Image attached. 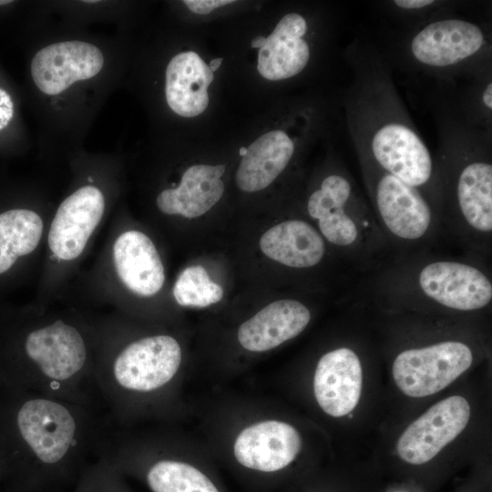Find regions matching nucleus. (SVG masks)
Masks as SVG:
<instances>
[{
	"instance_id": "1",
	"label": "nucleus",
	"mask_w": 492,
	"mask_h": 492,
	"mask_svg": "<svg viewBox=\"0 0 492 492\" xmlns=\"http://www.w3.org/2000/svg\"><path fill=\"white\" fill-rule=\"evenodd\" d=\"M26 365L3 388L15 389L32 368L41 377L56 383L75 378L83 369L87 360V347L79 331L73 325L57 320L48 325L29 332L23 343ZM18 367L0 385L4 384Z\"/></svg>"
},
{
	"instance_id": "2",
	"label": "nucleus",
	"mask_w": 492,
	"mask_h": 492,
	"mask_svg": "<svg viewBox=\"0 0 492 492\" xmlns=\"http://www.w3.org/2000/svg\"><path fill=\"white\" fill-rule=\"evenodd\" d=\"M472 362V351L466 343L446 341L403 351L395 359L392 373L405 395L424 397L449 385Z\"/></svg>"
},
{
	"instance_id": "3",
	"label": "nucleus",
	"mask_w": 492,
	"mask_h": 492,
	"mask_svg": "<svg viewBox=\"0 0 492 492\" xmlns=\"http://www.w3.org/2000/svg\"><path fill=\"white\" fill-rule=\"evenodd\" d=\"M421 298L456 311H477L492 300V282L473 264L439 260L422 266L414 280Z\"/></svg>"
},
{
	"instance_id": "4",
	"label": "nucleus",
	"mask_w": 492,
	"mask_h": 492,
	"mask_svg": "<svg viewBox=\"0 0 492 492\" xmlns=\"http://www.w3.org/2000/svg\"><path fill=\"white\" fill-rule=\"evenodd\" d=\"M181 362V349L171 336L160 334L132 342L116 357L112 374L122 388L149 392L168 384Z\"/></svg>"
},
{
	"instance_id": "5",
	"label": "nucleus",
	"mask_w": 492,
	"mask_h": 492,
	"mask_svg": "<svg viewBox=\"0 0 492 492\" xmlns=\"http://www.w3.org/2000/svg\"><path fill=\"white\" fill-rule=\"evenodd\" d=\"M307 210L329 243L353 251L364 240V220L350 180L339 174L327 176L309 197Z\"/></svg>"
},
{
	"instance_id": "6",
	"label": "nucleus",
	"mask_w": 492,
	"mask_h": 492,
	"mask_svg": "<svg viewBox=\"0 0 492 492\" xmlns=\"http://www.w3.org/2000/svg\"><path fill=\"white\" fill-rule=\"evenodd\" d=\"M470 406L466 398L449 396L431 406L400 436L398 456L412 465H422L436 456L466 426Z\"/></svg>"
},
{
	"instance_id": "7",
	"label": "nucleus",
	"mask_w": 492,
	"mask_h": 492,
	"mask_svg": "<svg viewBox=\"0 0 492 492\" xmlns=\"http://www.w3.org/2000/svg\"><path fill=\"white\" fill-rule=\"evenodd\" d=\"M104 66V56L95 45L64 41L46 46L36 52L31 62V76L37 88L55 96L77 81L97 75Z\"/></svg>"
},
{
	"instance_id": "8",
	"label": "nucleus",
	"mask_w": 492,
	"mask_h": 492,
	"mask_svg": "<svg viewBox=\"0 0 492 492\" xmlns=\"http://www.w3.org/2000/svg\"><path fill=\"white\" fill-rule=\"evenodd\" d=\"M374 200L381 223L393 237L416 241L429 233L433 211L417 188L384 171L375 181Z\"/></svg>"
},
{
	"instance_id": "9",
	"label": "nucleus",
	"mask_w": 492,
	"mask_h": 492,
	"mask_svg": "<svg viewBox=\"0 0 492 492\" xmlns=\"http://www.w3.org/2000/svg\"><path fill=\"white\" fill-rule=\"evenodd\" d=\"M105 199L95 186H84L59 205L48 232L52 253L63 261L77 258L100 222Z\"/></svg>"
},
{
	"instance_id": "10",
	"label": "nucleus",
	"mask_w": 492,
	"mask_h": 492,
	"mask_svg": "<svg viewBox=\"0 0 492 492\" xmlns=\"http://www.w3.org/2000/svg\"><path fill=\"white\" fill-rule=\"evenodd\" d=\"M374 159L383 169L409 186L425 185L433 173L429 149L409 127L388 122L374 134L371 140Z\"/></svg>"
},
{
	"instance_id": "11",
	"label": "nucleus",
	"mask_w": 492,
	"mask_h": 492,
	"mask_svg": "<svg viewBox=\"0 0 492 492\" xmlns=\"http://www.w3.org/2000/svg\"><path fill=\"white\" fill-rule=\"evenodd\" d=\"M363 384V370L357 354L347 347L334 349L319 360L313 392L320 407L329 415H348L357 405Z\"/></svg>"
},
{
	"instance_id": "12",
	"label": "nucleus",
	"mask_w": 492,
	"mask_h": 492,
	"mask_svg": "<svg viewBox=\"0 0 492 492\" xmlns=\"http://www.w3.org/2000/svg\"><path fill=\"white\" fill-rule=\"evenodd\" d=\"M302 440L291 425L262 421L243 429L234 443V456L242 466L262 472L280 470L299 454Z\"/></svg>"
},
{
	"instance_id": "13",
	"label": "nucleus",
	"mask_w": 492,
	"mask_h": 492,
	"mask_svg": "<svg viewBox=\"0 0 492 492\" xmlns=\"http://www.w3.org/2000/svg\"><path fill=\"white\" fill-rule=\"evenodd\" d=\"M483 44L478 26L450 18L435 21L419 31L411 42V51L424 65L444 67L474 56Z\"/></svg>"
},
{
	"instance_id": "14",
	"label": "nucleus",
	"mask_w": 492,
	"mask_h": 492,
	"mask_svg": "<svg viewBox=\"0 0 492 492\" xmlns=\"http://www.w3.org/2000/svg\"><path fill=\"white\" fill-rule=\"evenodd\" d=\"M310 320L311 313L301 302L279 300L244 322L238 330V340L248 351L265 352L299 335Z\"/></svg>"
},
{
	"instance_id": "15",
	"label": "nucleus",
	"mask_w": 492,
	"mask_h": 492,
	"mask_svg": "<svg viewBox=\"0 0 492 492\" xmlns=\"http://www.w3.org/2000/svg\"><path fill=\"white\" fill-rule=\"evenodd\" d=\"M113 261L118 276L132 292L152 296L165 281L164 267L152 241L143 232L128 231L113 245Z\"/></svg>"
},
{
	"instance_id": "16",
	"label": "nucleus",
	"mask_w": 492,
	"mask_h": 492,
	"mask_svg": "<svg viewBox=\"0 0 492 492\" xmlns=\"http://www.w3.org/2000/svg\"><path fill=\"white\" fill-rule=\"evenodd\" d=\"M307 23L303 16L290 13L278 22L259 49L258 71L268 80L277 81L296 76L310 58V48L303 39Z\"/></svg>"
},
{
	"instance_id": "17",
	"label": "nucleus",
	"mask_w": 492,
	"mask_h": 492,
	"mask_svg": "<svg viewBox=\"0 0 492 492\" xmlns=\"http://www.w3.org/2000/svg\"><path fill=\"white\" fill-rule=\"evenodd\" d=\"M224 171L222 164L190 166L177 188L164 190L158 195L159 210L165 214H178L188 219L203 215L223 195L224 183L220 177Z\"/></svg>"
},
{
	"instance_id": "18",
	"label": "nucleus",
	"mask_w": 492,
	"mask_h": 492,
	"mask_svg": "<svg viewBox=\"0 0 492 492\" xmlns=\"http://www.w3.org/2000/svg\"><path fill=\"white\" fill-rule=\"evenodd\" d=\"M165 76L166 100L176 114L193 118L204 112L214 75L197 53L182 52L173 56Z\"/></svg>"
},
{
	"instance_id": "19",
	"label": "nucleus",
	"mask_w": 492,
	"mask_h": 492,
	"mask_svg": "<svg viewBox=\"0 0 492 492\" xmlns=\"http://www.w3.org/2000/svg\"><path fill=\"white\" fill-rule=\"evenodd\" d=\"M459 223L474 237L490 239L492 233V165L483 160L467 162L456 183Z\"/></svg>"
},
{
	"instance_id": "20",
	"label": "nucleus",
	"mask_w": 492,
	"mask_h": 492,
	"mask_svg": "<svg viewBox=\"0 0 492 492\" xmlns=\"http://www.w3.org/2000/svg\"><path fill=\"white\" fill-rule=\"evenodd\" d=\"M262 252L288 267L304 269L317 265L325 253L324 239L310 223L282 221L266 231L260 240Z\"/></svg>"
},
{
	"instance_id": "21",
	"label": "nucleus",
	"mask_w": 492,
	"mask_h": 492,
	"mask_svg": "<svg viewBox=\"0 0 492 492\" xmlns=\"http://www.w3.org/2000/svg\"><path fill=\"white\" fill-rule=\"evenodd\" d=\"M293 152L294 144L284 131L261 135L241 158L235 175L238 188L247 192L267 188L284 170Z\"/></svg>"
},
{
	"instance_id": "22",
	"label": "nucleus",
	"mask_w": 492,
	"mask_h": 492,
	"mask_svg": "<svg viewBox=\"0 0 492 492\" xmlns=\"http://www.w3.org/2000/svg\"><path fill=\"white\" fill-rule=\"evenodd\" d=\"M43 228L41 217L31 210L13 209L0 213V274L19 257L36 250Z\"/></svg>"
},
{
	"instance_id": "23",
	"label": "nucleus",
	"mask_w": 492,
	"mask_h": 492,
	"mask_svg": "<svg viewBox=\"0 0 492 492\" xmlns=\"http://www.w3.org/2000/svg\"><path fill=\"white\" fill-rule=\"evenodd\" d=\"M146 480L152 492H219L199 469L174 460L155 463L149 469Z\"/></svg>"
},
{
	"instance_id": "24",
	"label": "nucleus",
	"mask_w": 492,
	"mask_h": 492,
	"mask_svg": "<svg viewBox=\"0 0 492 492\" xmlns=\"http://www.w3.org/2000/svg\"><path fill=\"white\" fill-rule=\"evenodd\" d=\"M173 296L181 306L206 307L220 302L223 290L210 280L202 266L197 265L179 274L173 286Z\"/></svg>"
},
{
	"instance_id": "25",
	"label": "nucleus",
	"mask_w": 492,
	"mask_h": 492,
	"mask_svg": "<svg viewBox=\"0 0 492 492\" xmlns=\"http://www.w3.org/2000/svg\"><path fill=\"white\" fill-rule=\"evenodd\" d=\"M76 492H124L113 466H100L86 474Z\"/></svg>"
},
{
	"instance_id": "26",
	"label": "nucleus",
	"mask_w": 492,
	"mask_h": 492,
	"mask_svg": "<svg viewBox=\"0 0 492 492\" xmlns=\"http://www.w3.org/2000/svg\"><path fill=\"white\" fill-rule=\"evenodd\" d=\"M232 0H185L188 8L199 15H207L215 8L233 3Z\"/></svg>"
},
{
	"instance_id": "27",
	"label": "nucleus",
	"mask_w": 492,
	"mask_h": 492,
	"mask_svg": "<svg viewBox=\"0 0 492 492\" xmlns=\"http://www.w3.org/2000/svg\"><path fill=\"white\" fill-rule=\"evenodd\" d=\"M14 113V105L11 97L6 91L0 88V130L12 119Z\"/></svg>"
},
{
	"instance_id": "28",
	"label": "nucleus",
	"mask_w": 492,
	"mask_h": 492,
	"mask_svg": "<svg viewBox=\"0 0 492 492\" xmlns=\"http://www.w3.org/2000/svg\"><path fill=\"white\" fill-rule=\"evenodd\" d=\"M394 3L400 8L413 10L429 6L435 2L432 0H396Z\"/></svg>"
},
{
	"instance_id": "29",
	"label": "nucleus",
	"mask_w": 492,
	"mask_h": 492,
	"mask_svg": "<svg viewBox=\"0 0 492 492\" xmlns=\"http://www.w3.org/2000/svg\"><path fill=\"white\" fill-rule=\"evenodd\" d=\"M482 101L485 107L491 110L492 108V84L488 83L482 94Z\"/></svg>"
},
{
	"instance_id": "30",
	"label": "nucleus",
	"mask_w": 492,
	"mask_h": 492,
	"mask_svg": "<svg viewBox=\"0 0 492 492\" xmlns=\"http://www.w3.org/2000/svg\"><path fill=\"white\" fill-rule=\"evenodd\" d=\"M265 42H266V37H264L262 36H256L255 38L252 39L251 46L253 48H261V47L263 46Z\"/></svg>"
},
{
	"instance_id": "31",
	"label": "nucleus",
	"mask_w": 492,
	"mask_h": 492,
	"mask_svg": "<svg viewBox=\"0 0 492 492\" xmlns=\"http://www.w3.org/2000/svg\"><path fill=\"white\" fill-rule=\"evenodd\" d=\"M221 62H222L221 57L212 59L209 66L210 70L213 72L214 70L218 69L220 66L221 65Z\"/></svg>"
},
{
	"instance_id": "32",
	"label": "nucleus",
	"mask_w": 492,
	"mask_h": 492,
	"mask_svg": "<svg viewBox=\"0 0 492 492\" xmlns=\"http://www.w3.org/2000/svg\"><path fill=\"white\" fill-rule=\"evenodd\" d=\"M247 149L244 147H241L240 149V155L242 157L246 153Z\"/></svg>"
},
{
	"instance_id": "33",
	"label": "nucleus",
	"mask_w": 492,
	"mask_h": 492,
	"mask_svg": "<svg viewBox=\"0 0 492 492\" xmlns=\"http://www.w3.org/2000/svg\"><path fill=\"white\" fill-rule=\"evenodd\" d=\"M11 1H0V5L9 4Z\"/></svg>"
}]
</instances>
